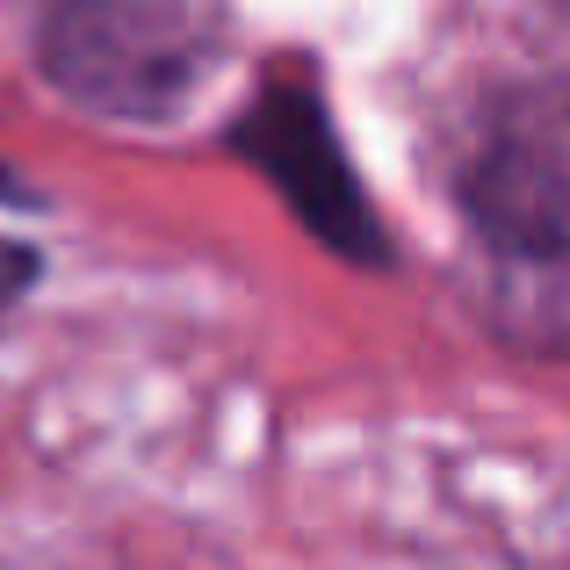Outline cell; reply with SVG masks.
<instances>
[{"instance_id":"2","label":"cell","mask_w":570,"mask_h":570,"mask_svg":"<svg viewBox=\"0 0 570 570\" xmlns=\"http://www.w3.org/2000/svg\"><path fill=\"white\" fill-rule=\"evenodd\" d=\"M209 51V0H51L43 14V72L101 116H167Z\"/></svg>"},{"instance_id":"5","label":"cell","mask_w":570,"mask_h":570,"mask_svg":"<svg viewBox=\"0 0 570 570\" xmlns=\"http://www.w3.org/2000/svg\"><path fill=\"white\" fill-rule=\"evenodd\" d=\"M0 195H14V174H0Z\"/></svg>"},{"instance_id":"4","label":"cell","mask_w":570,"mask_h":570,"mask_svg":"<svg viewBox=\"0 0 570 570\" xmlns=\"http://www.w3.org/2000/svg\"><path fill=\"white\" fill-rule=\"evenodd\" d=\"M29 282H37V253L29 246H0V311H8Z\"/></svg>"},{"instance_id":"3","label":"cell","mask_w":570,"mask_h":570,"mask_svg":"<svg viewBox=\"0 0 570 570\" xmlns=\"http://www.w3.org/2000/svg\"><path fill=\"white\" fill-rule=\"evenodd\" d=\"M238 145H246V159L282 195H289V209L333 253H362V261H376V253H383L376 217H368L362 188H354L347 159H340L333 124H325L318 95H311L304 80H275V87H267L261 109L238 124Z\"/></svg>"},{"instance_id":"1","label":"cell","mask_w":570,"mask_h":570,"mask_svg":"<svg viewBox=\"0 0 570 570\" xmlns=\"http://www.w3.org/2000/svg\"><path fill=\"white\" fill-rule=\"evenodd\" d=\"M462 209L520 325L570 333V80L505 87L462 167Z\"/></svg>"}]
</instances>
